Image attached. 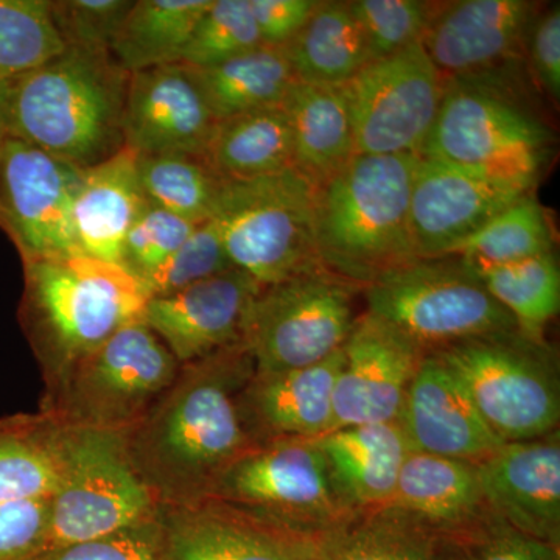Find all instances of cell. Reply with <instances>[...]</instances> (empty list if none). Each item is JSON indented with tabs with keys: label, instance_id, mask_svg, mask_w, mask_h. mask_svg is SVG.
I'll use <instances>...</instances> for the list:
<instances>
[{
	"label": "cell",
	"instance_id": "6da1fadb",
	"mask_svg": "<svg viewBox=\"0 0 560 560\" xmlns=\"http://www.w3.org/2000/svg\"><path fill=\"white\" fill-rule=\"evenodd\" d=\"M254 374L243 341L184 364L145 418L125 433L132 463L161 506L205 500L221 471L256 447L242 405Z\"/></svg>",
	"mask_w": 560,
	"mask_h": 560
},
{
	"label": "cell",
	"instance_id": "7a4b0ae2",
	"mask_svg": "<svg viewBox=\"0 0 560 560\" xmlns=\"http://www.w3.org/2000/svg\"><path fill=\"white\" fill-rule=\"evenodd\" d=\"M128 80L109 50L66 47L11 80L9 136L81 168L108 160L125 147Z\"/></svg>",
	"mask_w": 560,
	"mask_h": 560
},
{
	"label": "cell",
	"instance_id": "3957f363",
	"mask_svg": "<svg viewBox=\"0 0 560 560\" xmlns=\"http://www.w3.org/2000/svg\"><path fill=\"white\" fill-rule=\"evenodd\" d=\"M419 154H355L316 184L315 238L324 270L363 289L419 259L410 226Z\"/></svg>",
	"mask_w": 560,
	"mask_h": 560
},
{
	"label": "cell",
	"instance_id": "277c9868",
	"mask_svg": "<svg viewBox=\"0 0 560 560\" xmlns=\"http://www.w3.org/2000/svg\"><path fill=\"white\" fill-rule=\"evenodd\" d=\"M21 320L54 381L116 331L143 320L150 293L119 264L86 254L24 261Z\"/></svg>",
	"mask_w": 560,
	"mask_h": 560
},
{
	"label": "cell",
	"instance_id": "5b68a950",
	"mask_svg": "<svg viewBox=\"0 0 560 560\" xmlns=\"http://www.w3.org/2000/svg\"><path fill=\"white\" fill-rule=\"evenodd\" d=\"M61 427L65 475L50 497L38 555L160 517V501L136 469L125 433Z\"/></svg>",
	"mask_w": 560,
	"mask_h": 560
},
{
	"label": "cell",
	"instance_id": "8992f818",
	"mask_svg": "<svg viewBox=\"0 0 560 560\" xmlns=\"http://www.w3.org/2000/svg\"><path fill=\"white\" fill-rule=\"evenodd\" d=\"M316 184L298 171L224 180L212 219L232 267L260 287L324 270L315 238Z\"/></svg>",
	"mask_w": 560,
	"mask_h": 560
},
{
	"label": "cell",
	"instance_id": "52a82bcc",
	"mask_svg": "<svg viewBox=\"0 0 560 560\" xmlns=\"http://www.w3.org/2000/svg\"><path fill=\"white\" fill-rule=\"evenodd\" d=\"M368 312L425 350L518 331L477 272L455 256L401 265L363 287Z\"/></svg>",
	"mask_w": 560,
	"mask_h": 560
},
{
	"label": "cell",
	"instance_id": "ba28073f",
	"mask_svg": "<svg viewBox=\"0 0 560 560\" xmlns=\"http://www.w3.org/2000/svg\"><path fill=\"white\" fill-rule=\"evenodd\" d=\"M206 499L223 501L318 541L355 515L340 495L318 440L257 444L221 471Z\"/></svg>",
	"mask_w": 560,
	"mask_h": 560
},
{
	"label": "cell",
	"instance_id": "9c48e42d",
	"mask_svg": "<svg viewBox=\"0 0 560 560\" xmlns=\"http://www.w3.org/2000/svg\"><path fill=\"white\" fill-rule=\"evenodd\" d=\"M179 363L143 320L125 326L55 382L47 408L65 425L128 433L171 388Z\"/></svg>",
	"mask_w": 560,
	"mask_h": 560
},
{
	"label": "cell",
	"instance_id": "30bf717a",
	"mask_svg": "<svg viewBox=\"0 0 560 560\" xmlns=\"http://www.w3.org/2000/svg\"><path fill=\"white\" fill-rule=\"evenodd\" d=\"M433 353L459 378L501 441L537 440L558 430V371L539 342L512 331L455 342Z\"/></svg>",
	"mask_w": 560,
	"mask_h": 560
},
{
	"label": "cell",
	"instance_id": "8fae6325",
	"mask_svg": "<svg viewBox=\"0 0 560 560\" xmlns=\"http://www.w3.org/2000/svg\"><path fill=\"white\" fill-rule=\"evenodd\" d=\"M359 290L326 270L261 287L243 327L256 372L302 370L342 349L357 320Z\"/></svg>",
	"mask_w": 560,
	"mask_h": 560
},
{
	"label": "cell",
	"instance_id": "7c38bea8",
	"mask_svg": "<svg viewBox=\"0 0 560 560\" xmlns=\"http://www.w3.org/2000/svg\"><path fill=\"white\" fill-rule=\"evenodd\" d=\"M550 143V130L506 95L477 83H445L419 156L536 186Z\"/></svg>",
	"mask_w": 560,
	"mask_h": 560
},
{
	"label": "cell",
	"instance_id": "4fadbf2b",
	"mask_svg": "<svg viewBox=\"0 0 560 560\" xmlns=\"http://www.w3.org/2000/svg\"><path fill=\"white\" fill-rule=\"evenodd\" d=\"M341 91L355 154H419L436 120L445 81L419 40L368 62Z\"/></svg>",
	"mask_w": 560,
	"mask_h": 560
},
{
	"label": "cell",
	"instance_id": "5bb4252c",
	"mask_svg": "<svg viewBox=\"0 0 560 560\" xmlns=\"http://www.w3.org/2000/svg\"><path fill=\"white\" fill-rule=\"evenodd\" d=\"M81 172L32 143L7 138L0 153V226L22 260L81 254L72 223Z\"/></svg>",
	"mask_w": 560,
	"mask_h": 560
},
{
	"label": "cell",
	"instance_id": "9a60e30c",
	"mask_svg": "<svg viewBox=\"0 0 560 560\" xmlns=\"http://www.w3.org/2000/svg\"><path fill=\"white\" fill-rule=\"evenodd\" d=\"M534 184L419 156L412 176L410 226L419 259L445 257Z\"/></svg>",
	"mask_w": 560,
	"mask_h": 560
},
{
	"label": "cell",
	"instance_id": "2e32d148",
	"mask_svg": "<svg viewBox=\"0 0 560 560\" xmlns=\"http://www.w3.org/2000/svg\"><path fill=\"white\" fill-rule=\"evenodd\" d=\"M425 350L370 313L342 346L334 390V430L396 422Z\"/></svg>",
	"mask_w": 560,
	"mask_h": 560
},
{
	"label": "cell",
	"instance_id": "e0dca14e",
	"mask_svg": "<svg viewBox=\"0 0 560 560\" xmlns=\"http://www.w3.org/2000/svg\"><path fill=\"white\" fill-rule=\"evenodd\" d=\"M260 289L246 272L232 268L186 289L151 296L143 323L184 366L243 341L246 313Z\"/></svg>",
	"mask_w": 560,
	"mask_h": 560
},
{
	"label": "cell",
	"instance_id": "ac0fdd59",
	"mask_svg": "<svg viewBox=\"0 0 560 560\" xmlns=\"http://www.w3.org/2000/svg\"><path fill=\"white\" fill-rule=\"evenodd\" d=\"M168 560H316V544L223 501L161 506Z\"/></svg>",
	"mask_w": 560,
	"mask_h": 560
},
{
	"label": "cell",
	"instance_id": "d6986e66",
	"mask_svg": "<svg viewBox=\"0 0 560 560\" xmlns=\"http://www.w3.org/2000/svg\"><path fill=\"white\" fill-rule=\"evenodd\" d=\"M217 121L183 62L130 73L124 139L136 153L205 156Z\"/></svg>",
	"mask_w": 560,
	"mask_h": 560
},
{
	"label": "cell",
	"instance_id": "ffe728a7",
	"mask_svg": "<svg viewBox=\"0 0 560 560\" xmlns=\"http://www.w3.org/2000/svg\"><path fill=\"white\" fill-rule=\"evenodd\" d=\"M482 500L497 518L560 547L559 431L510 442L477 463Z\"/></svg>",
	"mask_w": 560,
	"mask_h": 560
},
{
	"label": "cell",
	"instance_id": "44dd1931",
	"mask_svg": "<svg viewBox=\"0 0 560 560\" xmlns=\"http://www.w3.org/2000/svg\"><path fill=\"white\" fill-rule=\"evenodd\" d=\"M411 451L480 463L503 447L451 368L427 352L412 377L399 419Z\"/></svg>",
	"mask_w": 560,
	"mask_h": 560
},
{
	"label": "cell",
	"instance_id": "7402d4cb",
	"mask_svg": "<svg viewBox=\"0 0 560 560\" xmlns=\"http://www.w3.org/2000/svg\"><path fill=\"white\" fill-rule=\"evenodd\" d=\"M526 0H460L441 5L422 44L442 77H467L517 54L536 22Z\"/></svg>",
	"mask_w": 560,
	"mask_h": 560
},
{
	"label": "cell",
	"instance_id": "603a6c76",
	"mask_svg": "<svg viewBox=\"0 0 560 560\" xmlns=\"http://www.w3.org/2000/svg\"><path fill=\"white\" fill-rule=\"evenodd\" d=\"M342 349L329 359L282 372H256L243 390V415L257 444L279 438L319 440L334 430V390Z\"/></svg>",
	"mask_w": 560,
	"mask_h": 560
},
{
	"label": "cell",
	"instance_id": "cb8c5ba5",
	"mask_svg": "<svg viewBox=\"0 0 560 560\" xmlns=\"http://www.w3.org/2000/svg\"><path fill=\"white\" fill-rule=\"evenodd\" d=\"M388 506L459 539L493 515L482 500L477 464L418 451L408 452Z\"/></svg>",
	"mask_w": 560,
	"mask_h": 560
},
{
	"label": "cell",
	"instance_id": "d4e9b609",
	"mask_svg": "<svg viewBox=\"0 0 560 560\" xmlns=\"http://www.w3.org/2000/svg\"><path fill=\"white\" fill-rule=\"evenodd\" d=\"M145 205L138 153L130 147L83 168L72 202L73 232L81 253L120 265L125 238Z\"/></svg>",
	"mask_w": 560,
	"mask_h": 560
},
{
	"label": "cell",
	"instance_id": "484cf974",
	"mask_svg": "<svg viewBox=\"0 0 560 560\" xmlns=\"http://www.w3.org/2000/svg\"><path fill=\"white\" fill-rule=\"evenodd\" d=\"M331 477L350 511L388 506L411 451L400 423H363L319 438Z\"/></svg>",
	"mask_w": 560,
	"mask_h": 560
},
{
	"label": "cell",
	"instance_id": "4316f807",
	"mask_svg": "<svg viewBox=\"0 0 560 560\" xmlns=\"http://www.w3.org/2000/svg\"><path fill=\"white\" fill-rule=\"evenodd\" d=\"M316 560H466L464 539L396 508L359 512L316 544Z\"/></svg>",
	"mask_w": 560,
	"mask_h": 560
},
{
	"label": "cell",
	"instance_id": "83f0119b",
	"mask_svg": "<svg viewBox=\"0 0 560 560\" xmlns=\"http://www.w3.org/2000/svg\"><path fill=\"white\" fill-rule=\"evenodd\" d=\"M293 135L294 167L319 184L355 156L341 86L294 81L282 103Z\"/></svg>",
	"mask_w": 560,
	"mask_h": 560
},
{
	"label": "cell",
	"instance_id": "f1b7e54d",
	"mask_svg": "<svg viewBox=\"0 0 560 560\" xmlns=\"http://www.w3.org/2000/svg\"><path fill=\"white\" fill-rule=\"evenodd\" d=\"M202 158L223 180L257 179L296 168L285 109L272 106L217 121Z\"/></svg>",
	"mask_w": 560,
	"mask_h": 560
},
{
	"label": "cell",
	"instance_id": "f546056e",
	"mask_svg": "<svg viewBox=\"0 0 560 560\" xmlns=\"http://www.w3.org/2000/svg\"><path fill=\"white\" fill-rule=\"evenodd\" d=\"M61 429L47 411L0 419V504L57 492L65 475Z\"/></svg>",
	"mask_w": 560,
	"mask_h": 560
},
{
	"label": "cell",
	"instance_id": "4dcf8cb0",
	"mask_svg": "<svg viewBox=\"0 0 560 560\" xmlns=\"http://www.w3.org/2000/svg\"><path fill=\"white\" fill-rule=\"evenodd\" d=\"M187 68L217 120L280 106L296 81L283 47L260 46L209 68Z\"/></svg>",
	"mask_w": 560,
	"mask_h": 560
},
{
	"label": "cell",
	"instance_id": "1f68e13d",
	"mask_svg": "<svg viewBox=\"0 0 560 560\" xmlns=\"http://www.w3.org/2000/svg\"><path fill=\"white\" fill-rule=\"evenodd\" d=\"M285 49L298 81L341 86L370 62L366 43L349 2L318 3Z\"/></svg>",
	"mask_w": 560,
	"mask_h": 560
},
{
	"label": "cell",
	"instance_id": "d6a6232c",
	"mask_svg": "<svg viewBox=\"0 0 560 560\" xmlns=\"http://www.w3.org/2000/svg\"><path fill=\"white\" fill-rule=\"evenodd\" d=\"M212 0H136L109 54L128 73L175 65Z\"/></svg>",
	"mask_w": 560,
	"mask_h": 560
},
{
	"label": "cell",
	"instance_id": "836d02e7",
	"mask_svg": "<svg viewBox=\"0 0 560 560\" xmlns=\"http://www.w3.org/2000/svg\"><path fill=\"white\" fill-rule=\"evenodd\" d=\"M469 265L493 300L514 318L523 337L541 345L545 327L560 308V270L555 250L512 264Z\"/></svg>",
	"mask_w": 560,
	"mask_h": 560
},
{
	"label": "cell",
	"instance_id": "e575fe53",
	"mask_svg": "<svg viewBox=\"0 0 560 560\" xmlns=\"http://www.w3.org/2000/svg\"><path fill=\"white\" fill-rule=\"evenodd\" d=\"M140 187L147 200L189 223L212 219L224 180L198 154H138Z\"/></svg>",
	"mask_w": 560,
	"mask_h": 560
},
{
	"label": "cell",
	"instance_id": "d590c367",
	"mask_svg": "<svg viewBox=\"0 0 560 560\" xmlns=\"http://www.w3.org/2000/svg\"><path fill=\"white\" fill-rule=\"evenodd\" d=\"M552 250L550 221L539 201L528 194L464 238L448 256L471 265H504Z\"/></svg>",
	"mask_w": 560,
	"mask_h": 560
},
{
	"label": "cell",
	"instance_id": "8d00e7d4",
	"mask_svg": "<svg viewBox=\"0 0 560 560\" xmlns=\"http://www.w3.org/2000/svg\"><path fill=\"white\" fill-rule=\"evenodd\" d=\"M50 0H0V80H14L65 51Z\"/></svg>",
	"mask_w": 560,
	"mask_h": 560
},
{
	"label": "cell",
	"instance_id": "74e56055",
	"mask_svg": "<svg viewBox=\"0 0 560 560\" xmlns=\"http://www.w3.org/2000/svg\"><path fill=\"white\" fill-rule=\"evenodd\" d=\"M260 46L249 0H212L195 25L179 62L209 68Z\"/></svg>",
	"mask_w": 560,
	"mask_h": 560
},
{
	"label": "cell",
	"instance_id": "f35d334b",
	"mask_svg": "<svg viewBox=\"0 0 560 560\" xmlns=\"http://www.w3.org/2000/svg\"><path fill=\"white\" fill-rule=\"evenodd\" d=\"M370 61L382 60L422 40L440 3L420 0H352Z\"/></svg>",
	"mask_w": 560,
	"mask_h": 560
},
{
	"label": "cell",
	"instance_id": "ab89813d",
	"mask_svg": "<svg viewBox=\"0 0 560 560\" xmlns=\"http://www.w3.org/2000/svg\"><path fill=\"white\" fill-rule=\"evenodd\" d=\"M198 224L147 200L121 249L120 265L140 282L161 270Z\"/></svg>",
	"mask_w": 560,
	"mask_h": 560
},
{
	"label": "cell",
	"instance_id": "60d3db41",
	"mask_svg": "<svg viewBox=\"0 0 560 560\" xmlns=\"http://www.w3.org/2000/svg\"><path fill=\"white\" fill-rule=\"evenodd\" d=\"M223 237L215 219L198 224L171 260L143 282L151 296L173 293L180 289L232 270Z\"/></svg>",
	"mask_w": 560,
	"mask_h": 560
},
{
	"label": "cell",
	"instance_id": "b9f144b4",
	"mask_svg": "<svg viewBox=\"0 0 560 560\" xmlns=\"http://www.w3.org/2000/svg\"><path fill=\"white\" fill-rule=\"evenodd\" d=\"M132 0H50V16L66 47L109 50Z\"/></svg>",
	"mask_w": 560,
	"mask_h": 560
},
{
	"label": "cell",
	"instance_id": "7bdbcfd3",
	"mask_svg": "<svg viewBox=\"0 0 560 560\" xmlns=\"http://www.w3.org/2000/svg\"><path fill=\"white\" fill-rule=\"evenodd\" d=\"M31 560H168V556L158 517L98 539L40 552Z\"/></svg>",
	"mask_w": 560,
	"mask_h": 560
},
{
	"label": "cell",
	"instance_id": "ee69618b",
	"mask_svg": "<svg viewBox=\"0 0 560 560\" xmlns=\"http://www.w3.org/2000/svg\"><path fill=\"white\" fill-rule=\"evenodd\" d=\"M466 560H560V547L534 539L495 515L464 539Z\"/></svg>",
	"mask_w": 560,
	"mask_h": 560
},
{
	"label": "cell",
	"instance_id": "f6af8a7d",
	"mask_svg": "<svg viewBox=\"0 0 560 560\" xmlns=\"http://www.w3.org/2000/svg\"><path fill=\"white\" fill-rule=\"evenodd\" d=\"M50 497L0 504V560L38 555L49 522Z\"/></svg>",
	"mask_w": 560,
	"mask_h": 560
},
{
	"label": "cell",
	"instance_id": "bcb514c9",
	"mask_svg": "<svg viewBox=\"0 0 560 560\" xmlns=\"http://www.w3.org/2000/svg\"><path fill=\"white\" fill-rule=\"evenodd\" d=\"M318 3L319 0H249L261 46H289Z\"/></svg>",
	"mask_w": 560,
	"mask_h": 560
},
{
	"label": "cell",
	"instance_id": "7dc6e473",
	"mask_svg": "<svg viewBox=\"0 0 560 560\" xmlns=\"http://www.w3.org/2000/svg\"><path fill=\"white\" fill-rule=\"evenodd\" d=\"M530 66L552 98L560 97V9L552 5L530 28Z\"/></svg>",
	"mask_w": 560,
	"mask_h": 560
},
{
	"label": "cell",
	"instance_id": "c3c4849f",
	"mask_svg": "<svg viewBox=\"0 0 560 560\" xmlns=\"http://www.w3.org/2000/svg\"><path fill=\"white\" fill-rule=\"evenodd\" d=\"M11 80H0V153L9 138V101Z\"/></svg>",
	"mask_w": 560,
	"mask_h": 560
}]
</instances>
